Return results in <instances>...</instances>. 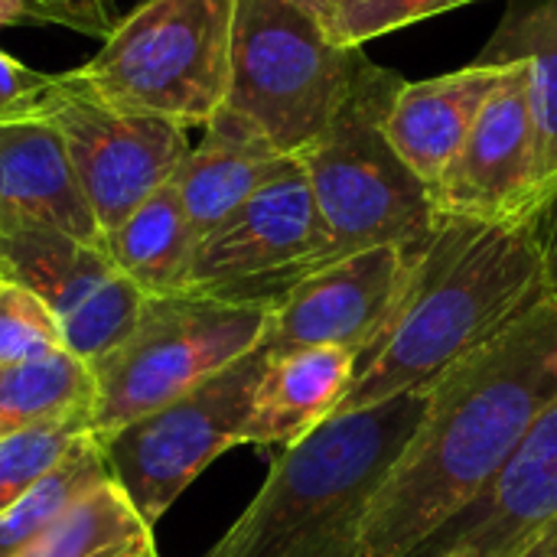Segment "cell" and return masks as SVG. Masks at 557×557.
Instances as JSON below:
<instances>
[{
    "label": "cell",
    "mask_w": 557,
    "mask_h": 557,
    "mask_svg": "<svg viewBox=\"0 0 557 557\" xmlns=\"http://www.w3.org/2000/svg\"><path fill=\"white\" fill-rule=\"evenodd\" d=\"M557 398V297L428 385V408L375 493L359 552L411 557L509 463Z\"/></svg>",
    "instance_id": "cell-1"
},
{
    "label": "cell",
    "mask_w": 557,
    "mask_h": 557,
    "mask_svg": "<svg viewBox=\"0 0 557 557\" xmlns=\"http://www.w3.org/2000/svg\"><path fill=\"white\" fill-rule=\"evenodd\" d=\"M552 297L539 222H473L437 215L411 248L401 300L359 359L336 414L421 392ZM333 414V418H336Z\"/></svg>",
    "instance_id": "cell-2"
},
{
    "label": "cell",
    "mask_w": 557,
    "mask_h": 557,
    "mask_svg": "<svg viewBox=\"0 0 557 557\" xmlns=\"http://www.w3.org/2000/svg\"><path fill=\"white\" fill-rule=\"evenodd\" d=\"M428 388L336 414L284 447L251 506L206 557H362L366 512L418 431Z\"/></svg>",
    "instance_id": "cell-3"
},
{
    "label": "cell",
    "mask_w": 557,
    "mask_h": 557,
    "mask_svg": "<svg viewBox=\"0 0 557 557\" xmlns=\"http://www.w3.org/2000/svg\"><path fill=\"white\" fill-rule=\"evenodd\" d=\"M235 0H144L62 78L134 114L206 127L228 95Z\"/></svg>",
    "instance_id": "cell-4"
},
{
    "label": "cell",
    "mask_w": 557,
    "mask_h": 557,
    "mask_svg": "<svg viewBox=\"0 0 557 557\" xmlns=\"http://www.w3.org/2000/svg\"><path fill=\"white\" fill-rule=\"evenodd\" d=\"M401 78L375 65L333 124L297 153L326 228V264L369 248H418L434 222L431 189L385 137Z\"/></svg>",
    "instance_id": "cell-5"
},
{
    "label": "cell",
    "mask_w": 557,
    "mask_h": 557,
    "mask_svg": "<svg viewBox=\"0 0 557 557\" xmlns=\"http://www.w3.org/2000/svg\"><path fill=\"white\" fill-rule=\"evenodd\" d=\"M375 62L333 42L294 0H235L225 104L281 153L297 157L343 111Z\"/></svg>",
    "instance_id": "cell-6"
},
{
    "label": "cell",
    "mask_w": 557,
    "mask_h": 557,
    "mask_svg": "<svg viewBox=\"0 0 557 557\" xmlns=\"http://www.w3.org/2000/svg\"><path fill=\"white\" fill-rule=\"evenodd\" d=\"M271 307L206 294L144 297L134 330L98 362L91 431L104 441L264 343Z\"/></svg>",
    "instance_id": "cell-7"
},
{
    "label": "cell",
    "mask_w": 557,
    "mask_h": 557,
    "mask_svg": "<svg viewBox=\"0 0 557 557\" xmlns=\"http://www.w3.org/2000/svg\"><path fill=\"white\" fill-rule=\"evenodd\" d=\"M268 356L271 352L258 346L176 401L137 418L104 441L98 437L104 444L111 480L131 496L150 525L170 512L209 463L245 444Z\"/></svg>",
    "instance_id": "cell-8"
},
{
    "label": "cell",
    "mask_w": 557,
    "mask_h": 557,
    "mask_svg": "<svg viewBox=\"0 0 557 557\" xmlns=\"http://www.w3.org/2000/svg\"><path fill=\"white\" fill-rule=\"evenodd\" d=\"M323 264L326 228L304 163L287 157L251 199L196 245L186 290L274 307L304 274Z\"/></svg>",
    "instance_id": "cell-9"
},
{
    "label": "cell",
    "mask_w": 557,
    "mask_h": 557,
    "mask_svg": "<svg viewBox=\"0 0 557 557\" xmlns=\"http://www.w3.org/2000/svg\"><path fill=\"white\" fill-rule=\"evenodd\" d=\"M46 117L59 127L78 186L104 235L114 232L144 199L173 183L193 150L183 124L117 111L72 88L62 72Z\"/></svg>",
    "instance_id": "cell-10"
},
{
    "label": "cell",
    "mask_w": 557,
    "mask_h": 557,
    "mask_svg": "<svg viewBox=\"0 0 557 557\" xmlns=\"http://www.w3.org/2000/svg\"><path fill=\"white\" fill-rule=\"evenodd\" d=\"M0 274L29 287L59 320L65 352L82 362L108 356L137 323L144 294L104 248L49 228L0 232Z\"/></svg>",
    "instance_id": "cell-11"
},
{
    "label": "cell",
    "mask_w": 557,
    "mask_h": 557,
    "mask_svg": "<svg viewBox=\"0 0 557 557\" xmlns=\"http://www.w3.org/2000/svg\"><path fill=\"white\" fill-rule=\"evenodd\" d=\"M499 65V62H496ZM437 215L473 222H539L548 193L539 173V137L522 59L506 62V75L480 111L460 153L431 189Z\"/></svg>",
    "instance_id": "cell-12"
},
{
    "label": "cell",
    "mask_w": 557,
    "mask_h": 557,
    "mask_svg": "<svg viewBox=\"0 0 557 557\" xmlns=\"http://www.w3.org/2000/svg\"><path fill=\"white\" fill-rule=\"evenodd\" d=\"M411 268V248H369L304 274L268 313L264 349L336 346L359 359L388 326Z\"/></svg>",
    "instance_id": "cell-13"
},
{
    "label": "cell",
    "mask_w": 557,
    "mask_h": 557,
    "mask_svg": "<svg viewBox=\"0 0 557 557\" xmlns=\"http://www.w3.org/2000/svg\"><path fill=\"white\" fill-rule=\"evenodd\" d=\"M557 522V398L522 437L496 480L411 557H519Z\"/></svg>",
    "instance_id": "cell-14"
},
{
    "label": "cell",
    "mask_w": 557,
    "mask_h": 557,
    "mask_svg": "<svg viewBox=\"0 0 557 557\" xmlns=\"http://www.w3.org/2000/svg\"><path fill=\"white\" fill-rule=\"evenodd\" d=\"M13 228H49L104 248V232L49 117L0 124V232Z\"/></svg>",
    "instance_id": "cell-15"
},
{
    "label": "cell",
    "mask_w": 557,
    "mask_h": 557,
    "mask_svg": "<svg viewBox=\"0 0 557 557\" xmlns=\"http://www.w3.org/2000/svg\"><path fill=\"white\" fill-rule=\"evenodd\" d=\"M503 75L506 62H470L447 75L401 82L395 91L385 114V137L428 189L441 183L460 153Z\"/></svg>",
    "instance_id": "cell-16"
},
{
    "label": "cell",
    "mask_w": 557,
    "mask_h": 557,
    "mask_svg": "<svg viewBox=\"0 0 557 557\" xmlns=\"http://www.w3.org/2000/svg\"><path fill=\"white\" fill-rule=\"evenodd\" d=\"M271 352V349H268ZM359 356L336 346H300L268 356L245 444L290 447L326 424L356 382Z\"/></svg>",
    "instance_id": "cell-17"
},
{
    "label": "cell",
    "mask_w": 557,
    "mask_h": 557,
    "mask_svg": "<svg viewBox=\"0 0 557 557\" xmlns=\"http://www.w3.org/2000/svg\"><path fill=\"white\" fill-rule=\"evenodd\" d=\"M284 163L287 153H281L261 131L235 111L219 108V114L206 124L202 140L186 153L173 176L196 245L245 199H251Z\"/></svg>",
    "instance_id": "cell-18"
},
{
    "label": "cell",
    "mask_w": 557,
    "mask_h": 557,
    "mask_svg": "<svg viewBox=\"0 0 557 557\" xmlns=\"http://www.w3.org/2000/svg\"><path fill=\"white\" fill-rule=\"evenodd\" d=\"M111 264L144 294H183L196 255V235L173 183L144 199L114 232L104 235Z\"/></svg>",
    "instance_id": "cell-19"
},
{
    "label": "cell",
    "mask_w": 557,
    "mask_h": 557,
    "mask_svg": "<svg viewBox=\"0 0 557 557\" xmlns=\"http://www.w3.org/2000/svg\"><path fill=\"white\" fill-rule=\"evenodd\" d=\"M512 59H522L529 69L539 173L552 202L557 193V0L512 10L473 62L496 65Z\"/></svg>",
    "instance_id": "cell-20"
},
{
    "label": "cell",
    "mask_w": 557,
    "mask_h": 557,
    "mask_svg": "<svg viewBox=\"0 0 557 557\" xmlns=\"http://www.w3.org/2000/svg\"><path fill=\"white\" fill-rule=\"evenodd\" d=\"M95 375L72 352L0 369V441L62 421H91Z\"/></svg>",
    "instance_id": "cell-21"
},
{
    "label": "cell",
    "mask_w": 557,
    "mask_h": 557,
    "mask_svg": "<svg viewBox=\"0 0 557 557\" xmlns=\"http://www.w3.org/2000/svg\"><path fill=\"white\" fill-rule=\"evenodd\" d=\"M16 557H160V552L153 525L114 480H104Z\"/></svg>",
    "instance_id": "cell-22"
},
{
    "label": "cell",
    "mask_w": 557,
    "mask_h": 557,
    "mask_svg": "<svg viewBox=\"0 0 557 557\" xmlns=\"http://www.w3.org/2000/svg\"><path fill=\"white\" fill-rule=\"evenodd\" d=\"M104 480H111L104 444L91 431L29 493H23L7 512H0V557L23 555L85 493H91Z\"/></svg>",
    "instance_id": "cell-23"
},
{
    "label": "cell",
    "mask_w": 557,
    "mask_h": 557,
    "mask_svg": "<svg viewBox=\"0 0 557 557\" xmlns=\"http://www.w3.org/2000/svg\"><path fill=\"white\" fill-rule=\"evenodd\" d=\"M85 434H91V421H62L0 441V512L29 493Z\"/></svg>",
    "instance_id": "cell-24"
},
{
    "label": "cell",
    "mask_w": 557,
    "mask_h": 557,
    "mask_svg": "<svg viewBox=\"0 0 557 557\" xmlns=\"http://www.w3.org/2000/svg\"><path fill=\"white\" fill-rule=\"evenodd\" d=\"M65 349L52 310L23 284L0 274V369Z\"/></svg>",
    "instance_id": "cell-25"
},
{
    "label": "cell",
    "mask_w": 557,
    "mask_h": 557,
    "mask_svg": "<svg viewBox=\"0 0 557 557\" xmlns=\"http://www.w3.org/2000/svg\"><path fill=\"white\" fill-rule=\"evenodd\" d=\"M467 3H476V0H352L317 20L333 42L362 49L369 39H379L385 33L405 29L411 23H421L428 16H437Z\"/></svg>",
    "instance_id": "cell-26"
},
{
    "label": "cell",
    "mask_w": 557,
    "mask_h": 557,
    "mask_svg": "<svg viewBox=\"0 0 557 557\" xmlns=\"http://www.w3.org/2000/svg\"><path fill=\"white\" fill-rule=\"evenodd\" d=\"M59 91V72H36L0 49V124L36 121L49 114Z\"/></svg>",
    "instance_id": "cell-27"
},
{
    "label": "cell",
    "mask_w": 557,
    "mask_h": 557,
    "mask_svg": "<svg viewBox=\"0 0 557 557\" xmlns=\"http://www.w3.org/2000/svg\"><path fill=\"white\" fill-rule=\"evenodd\" d=\"M23 7H26L29 20H36V23L65 26L82 36H95L101 42L121 23L114 0H23Z\"/></svg>",
    "instance_id": "cell-28"
},
{
    "label": "cell",
    "mask_w": 557,
    "mask_h": 557,
    "mask_svg": "<svg viewBox=\"0 0 557 557\" xmlns=\"http://www.w3.org/2000/svg\"><path fill=\"white\" fill-rule=\"evenodd\" d=\"M539 235H542V251H545V274H548V287L557 297V193L548 202V209L539 219Z\"/></svg>",
    "instance_id": "cell-29"
},
{
    "label": "cell",
    "mask_w": 557,
    "mask_h": 557,
    "mask_svg": "<svg viewBox=\"0 0 557 557\" xmlns=\"http://www.w3.org/2000/svg\"><path fill=\"white\" fill-rule=\"evenodd\" d=\"M519 557H557V522L552 529H545Z\"/></svg>",
    "instance_id": "cell-30"
},
{
    "label": "cell",
    "mask_w": 557,
    "mask_h": 557,
    "mask_svg": "<svg viewBox=\"0 0 557 557\" xmlns=\"http://www.w3.org/2000/svg\"><path fill=\"white\" fill-rule=\"evenodd\" d=\"M20 20H29L23 0H0V29L13 26V23H20Z\"/></svg>",
    "instance_id": "cell-31"
},
{
    "label": "cell",
    "mask_w": 557,
    "mask_h": 557,
    "mask_svg": "<svg viewBox=\"0 0 557 557\" xmlns=\"http://www.w3.org/2000/svg\"><path fill=\"white\" fill-rule=\"evenodd\" d=\"M297 7H304L307 13H313V16H326V13H333V10H339V7H346V3H352V0H294Z\"/></svg>",
    "instance_id": "cell-32"
},
{
    "label": "cell",
    "mask_w": 557,
    "mask_h": 557,
    "mask_svg": "<svg viewBox=\"0 0 557 557\" xmlns=\"http://www.w3.org/2000/svg\"><path fill=\"white\" fill-rule=\"evenodd\" d=\"M444 557H470V555H467V552H460V548H454V552H447Z\"/></svg>",
    "instance_id": "cell-33"
}]
</instances>
